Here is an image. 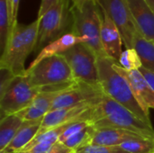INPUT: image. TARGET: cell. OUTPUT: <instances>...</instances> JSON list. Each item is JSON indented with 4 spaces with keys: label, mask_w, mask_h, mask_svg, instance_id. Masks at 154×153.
<instances>
[{
    "label": "cell",
    "mask_w": 154,
    "mask_h": 153,
    "mask_svg": "<svg viewBox=\"0 0 154 153\" xmlns=\"http://www.w3.org/2000/svg\"><path fill=\"white\" fill-rule=\"evenodd\" d=\"M92 125L95 129L117 128L154 140V129L124 106L105 94L92 107Z\"/></svg>",
    "instance_id": "cell-1"
},
{
    "label": "cell",
    "mask_w": 154,
    "mask_h": 153,
    "mask_svg": "<svg viewBox=\"0 0 154 153\" xmlns=\"http://www.w3.org/2000/svg\"><path fill=\"white\" fill-rule=\"evenodd\" d=\"M39 19L29 24L17 23L13 29L4 52L0 55V69L14 76L25 74L24 63L32 51L35 50L38 40Z\"/></svg>",
    "instance_id": "cell-2"
},
{
    "label": "cell",
    "mask_w": 154,
    "mask_h": 153,
    "mask_svg": "<svg viewBox=\"0 0 154 153\" xmlns=\"http://www.w3.org/2000/svg\"><path fill=\"white\" fill-rule=\"evenodd\" d=\"M115 60L108 56L97 57V66L98 83L103 93L126 107L139 119L152 125L149 118L134 96L125 78L115 70L113 64Z\"/></svg>",
    "instance_id": "cell-3"
},
{
    "label": "cell",
    "mask_w": 154,
    "mask_h": 153,
    "mask_svg": "<svg viewBox=\"0 0 154 153\" xmlns=\"http://www.w3.org/2000/svg\"><path fill=\"white\" fill-rule=\"evenodd\" d=\"M39 93V89L29 83L25 75L14 76L7 71L5 74L2 73L0 87L1 118L15 115L27 108Z\"/></svg>",
    "instance_id": "cell-4"
},
{
    "label": "cell",
    "mask_w": 154,
    "mask_h": 153,
    "mask_svg": "<svg viewBox=\"0 0 154 153\" xmlns=\"http://www.w3.org/2000/svg\"><path fill=\"white\" fill-rule=\"evenodd\" d=\"M72 14L71 32L84 40L97 57L106 56L101 43V25L103 14L97 1H92L82 9H70Z\"/></svg>",
    "instance_id": "cell-5"
},
{
    "label": "cell",
    "mask_w": 154,
    "mask_h": 153,
    "mask_svg": "<svg viewBox=\"0 0 154 153\" xmlns=\"http://www.w3.org/2000/svg\"><path fill=\"white\" fill-rule=\"evenodd\" d=\"M39 19L38 40L35 51L60 38L72 29V14L68 0H59Z\"/></svg>",
    "instance_id": "cell-6"
},
{
    "label": "cell",
    "mask_w": 154,
    "mask_h": 153,
    "mask_svg": "<svg viewBox=\"0 0 154 153\" xmlns=\"http://www.w3.org/2000/svg\"><path fill=\"white\" fill-rule=\"evenodd\" d=\"M25 77L29 83L37 88L74 81L72 71L61 55L45 59L32 69H27Z\"/></svg>",
    "instance_id": "cell-7"
},
{
    "label": "cell",
    "mask_w": 154,
    "mask_h": 153,
    "mask_svg": "<svg viewBox=\"0 0 154 153\" xmlns=\"http://www.w3.org/2000/svg\"><path fill=\"white\" fill-rule=\"evenodd\" d=\"M68 62L75 80L89 85H99L97 55L85 43H78L60 54Z\"/></svg>",
    "instance_id": "cell-8"
},
{
    "label": "cell",
    "mask_w": 154,
    "mask_h": 153,
    "mask_svg": "<svg viewBox=\"0 0 154 153\" xmlns=\"http://www.w3.org/2000/svg\"><path fill=\"white\" fill-rule=\"evenodd\" d=\"M100 8L114 21L120 31L126 49L134 48V38L138 28L125 0H97Z\"/></svg>",
    "instance_id": "cell-9"
},
{
    "label": "cell",
    "mask_w": 154,
    "mask_h": 153,
    "mask_svg": "<svg viewBox=\"0 0 154 153\" xmlns=\"http://www.w3.org/2000/svg\"><path fill=\"white\" fill-rule=\"evenodd\" d=\"M113 67L127 81L131 91L145 115L150 118V109H154V90L139 69L127 70L115 60Z\"/></svg>",
    "instance_id": "cell-10"
},
{
    "label": "cell",
    "mask_w": 154,
    "mask_h": 153,
    "mask_svg": "<svg viewBox=\"0 0 154 153\" xmlns=\"http://www.w3.org/2000/svg\"><path fill=\"white\" fill-rule=\"evenodd\" d=\"M103 95L104 93L99 85L94 86L78 81L75 87L62 92L55 98L51 111L70 107L83 103H97Z\"/></svg>",
    "instance_id": "cell-11"
},
{
    "label": "cell",
    "mask_w": 154,
    "mask_h": 153,
    "mask_svg": "<svg viewBox=\"0 0 154 153\" xmlns=\"http://www.w3.org/2000/svg\"><path fill=\"white\" fill-rule=\"evenodd\" d=\"M97 103H83L78 106L49 112L42 119L38 134L83 117L86 112Z\"/></svg>",
    "instance_id": "cell-12"
},
{
    "label": "cell",
    "mask_w": 154,
    "mask_h": 153,
    "mask_svg": "<svg viewBox=\"0 0 154 153\" xmlns=\"http://www.w3.org/2000/svg\"><path fill=\"white\" fill-rule=\"evenodd\" d=\"M102 14L103 19L100 38L104 51L106 56L118 61L123 52L122 46L124 45L120 31L111 17L105 11L102 10Z\"/></svg>",
    "instance_id": "cell-13"
},
{
    "label": "cell",
    "mask_w": 154,
    "mask_h": 153,
    "mask_svg": "<svg viewBox=\"0 0 154 153\" xmlns=\"http://www.w3.org/2000/svg\"><path fill=\"white\" fill-rule=\"evenodd\" d=\"M138 31L149 41H154V12L146 0H125Z\"/></svg>",
    "instance_id": "cell-14"
},
{
    "label": "cell",
    "mask_w": 154,
    "mask_h": 153,
    "mask_svg": "<svg viewBox=\"0 0 154 153\" xmlns=\"http://www.w3.org/2000/svg\"><path fill=\"white\" fill-rule=\"evenodd\" d=\"M143 139V136L129 131L117 128H101L95 129L90 145L103 146H119L126 142ZM146 139V138H144Z\"/></svg>",
    "instance_id": "cell-15"
},
{
    "label": "cell",
    "mask_w": 154,
    "mask_h": 153,
    "mask_svg": "<svg viewBox=\"0 0 154 153\" xmlns=\"http://www.w3.org/2000/svg\"><path fill=\"white\" fill-rule=\"evenodd\" d=\"M62 93V92H61ZM61 93L59 92H42L39 93L32 103L25 109L15 114L25 121H34L43 119V117L51 111V106L55 98Z\"/></svg>",
    "instance_id": "cell-16"
},
{
    "label": "cell",
    "mask_w": 154,
    "mask_h": 153,
    "mask_svg": "<svg viewBox=\"0 0 154 153\" xmlns=\"http://www.w3.org/2000/svg\"><path fill=\"white\" fill-rule=\"evenodd\" d=\"M78 43H84V40L81 37L77 36L72 32H68L61 36L60 38L55 40L54 41L46 45L36 56V58L32 61L28 69L35 67L42 60L51 58L55 55H60L66 50H69Z\"/></svg>",
    "instance_id": "cell-17"
},
{
    "label": "cell",
    "mask_w": 154,
    "mask_h": 153,
    "mask_svg": "<svg viewBox=\"0 0 154 153\" xmlns=\"http://www.w3.org/2000/svg\"><path fill=\"white\" fill-rule=\"evenodd\" d=\"M42 122V119L23 122L21 129L18 131L14 138L9 145L0 153H18L23 151L38 134Z\"/></svg>",
    "instance_id": "cell-18"
},
{
    "label": "cell",
    "mask_w": 154,
    "mask_h": 153,
    "mask_svg": "<svg viewBox=\"0 0 154 153\" xmlns=\"http://www.w3.org/2000/svg\"><path fill=\"white\" fill-rule=\"evenodd\" d=\"M23 120L17 115H7L0 121V152L3 151L21 129Z\"/></svg>",
    "instance_id": "cell-19"
},
{
    "label": "cell",
    "mask_w": 154,
    "mask_h": 153,
    "mask_svg": "<svg viewBox=\"0 0 154 153\" xmlns=\"http://www.w3.org/2000/svg\"><path fill=\"white\" fill-rule=\"evenodd\" d=\"M134 49L137 51L143 67L154 72V42L146 39L139 31L134 38Z\"/></svg>",
    "instance_id": "cell-20"
},
{
    "label": "cell",
    "mask_w": 154,
    "mask_h": 153,
    "mask_svg": "<svg viewBox=\"0 0 154 153\" xmlns=\"http://www.w3.org/2000/svg\"><path fill=\"white\" fill-rule=\"evenodd\" d=\"M14 26L6 0H0V55L4 52Z\"/></svg>",
    "instance_id": "cell-21"
},
{
    "label": "cell",
    "mask_w": 154,
    "mask_h": 153,
    "mask_svg": "<svg viewBox=\"0 0 154 153\" xmlns=\"http://www.w3.org/2000/svg\"><path fill=\"white\" fill-rule=\"evenodd\" d=\"M95 133V128L93 125H89L85 129L81 130L80 132L73 134L72 136L69 137L68 139L60 142L68 148L76 151L77 150L85 147L87 145H90L91 140L93 138Z\"/></svg>",
    "instance_id": "cell-22"
},
{
    "label": "cell",
    "mask_w": 154,
    "mask_h": 153,
    "mask_svg": "<svg viewBox=\"0 0 154 153\" xmlns=\"http://www.w3.org/2000/svg\"><path fill=\"white\" fill-rule=\"evenodd\" d=\"M129 153H154V140L138 139L119 145Z\"/></svg>",
    "instance_id": "cell-23"
},
{
    "label": "cell",
    "mask_w": 154,
    "mask_h": 153,
    "mask_svg": "<svg viewBox=\"0 0 154 153\" xmlns=\"http://www.w3.org/2000/svg\"><path fill=\"white\" fill-rule=\"evenodd\" d=\"M118 63L121 67L127 70H135L140 69L143 67L142 60L137 53V51L133 49H125L118 60Z\"/></svg>",
    "instance_id": "cell-24"
},
{
    "label": "cell",
    "mask_w": 154,
    "mask_h": 153,
    "mask_svg": "<svg viewBox=\"0 0 154 153\" xmlns=\"http://www.w3.org/2000/svg\"><path fill=\"white\" fill-rule=\"evenodd\" d=\"M23 151H29L31 153H75L73 150L68 148L60 142H56L53 143H39L30 150Z\"/></svg>",
    "instance_id": "cell-25"
},
{
    "label": "cell",
    "mask_w": 154,
    "mask_h": 153,
    "mask_svg": "<svg viewBox=\"0 0 154 153\" xmlns=\"http://www.w3.org/2000/svg\"><path fill=\"white\" fill-rule=\"evenodd\" d=\"M75 153H129L120 146L87 145L77 150Z\"/></svg>",
    "instance_id": "cell-26"
},
{
    "label": "cell",
    "mask_w": 154,
    "mask_h": 153,
    "mask_svg": "<svg viewBox=\"0 0 154 153\" xmlns=\"http://www.w3.org/2000/svg\"><path fill=\"white\" fill-rule=\"evenodd\" d=\"M59 0H42L38 11V15L37 18L42 17L48 10H50Z\"/></svg>",
    "instance_id": "cell-27"
},
{
    "label": "cell",
    "mask_w": 154,
    "mask_h": 153,
    "mask_svg": "<svg viewBox=\"0 0 154 153\" xmlns=\"http://www.w3.org/2000/svg\"><path fill=\"white\" fill-rule=\"evenodd\" d=\"M19 3L20 0H12L11 5V21L12 24L14 27L17 22V15H18V10H19Z\"/></svg>",
    "instance_id": "cell-28"
},
{
    "label": "cell",
    "mask_w": 154,
    "mask_h": 153,
    "mask_svg": "<svg viewBox=\"0 0 154 153\" xmlns=\"http://www.w3.org/2000/svg\"><path fill=\"white\" fill-rule=\"evenodd\" d=\"M92 1H97V0H69V5H70V9H82L86 5Z\"/></svg>",
    "instance_id": "cell-29"
},
{
    "label": "cell",
    "mask_w": 154,
    "mask_h": 153,
    "mask_svg": "<svg viewBox=\"0 0 154 153\" xmlns=\"http://www.w3.org/2000/svg\"><path fill=\"white\" fill-rule=\"evenodd\" d=\"M139 70H140V71L142 72V74L145 77V78L148 80V82L150 83V85L152 86V89L154 90V72H152V71H150V70L144 69L143 67H142Z\"/></svg>",
    "instance_id": "cell-30"
},
{
    "label": "cell",
    "mask_w": 154,
    "mask_h": 153,
    "mask_svg": "<svg viewBox=\"0 0 154 153\" xmlns=\"http://www.w3.org/2000/svg\"><path fill=\"white\" fill-rule=\"evenodd\" d=\"M146 2L148 3V5H150V7L154 12V0H146Z\"/></svg>",
    "instance_id": "cell-31"
},
{
    "label": "cell",
    "mask_w": 154,
    "mask_h": 153,
    "mask_svg": "<svg viewBox=\"0 0 154 153\" xmlns=\"http://www.w3.org/2000/svg\"><path fill=\"white\" fill-rule=\"evenodd\" d=\"M7 1V5H8V10H9V13H10V15H11V5H12V0H6ZM12 22V21H11Z\"/></svg>",
    "instance_id": "cell-32"
},
{
    "label": "cell",
    "mask_w": 154,
    "mask_h": 153,
    "mask_svg": "<svg viewBox=\"0 0 154 153\" xmlns=\"http://www.w3.org/2000/svg\"><path fill=\"white\" fill-rule=\"evenodd\" d=\"M18 153H31V152H29V151H20V152H18Z\"/></svg>",
    "instance_id": "cell-33"
},
{
    "label": "cell",
    "mask_w": 154,
    "mask_h": 153,
    "mask_svg": "<svg viewBox=\"0 0 154 153\" xmlns=\"http://www.w3.org/2000/svg\"><path fill=\"white\" fill-rule=\"evenodd\" d=\"M68 2H69V0H68Z\"/></svg>",
    "instance_id": "cell-34"
},
{
    "label": "cell",
    "mask_w": 154,
    "mask_h": 153,
    "mask_svg": "<svg viewBox=\"0 0 154 153\" xmlns=\"http://www.w3.org/2000/svg\"><path fill=\"white\" fill-rule=\"evenodd\" d=\"M153 42H154V41H153Z\"/></svg>",
    "instance_id": "cell-35"
}]
</instances>
